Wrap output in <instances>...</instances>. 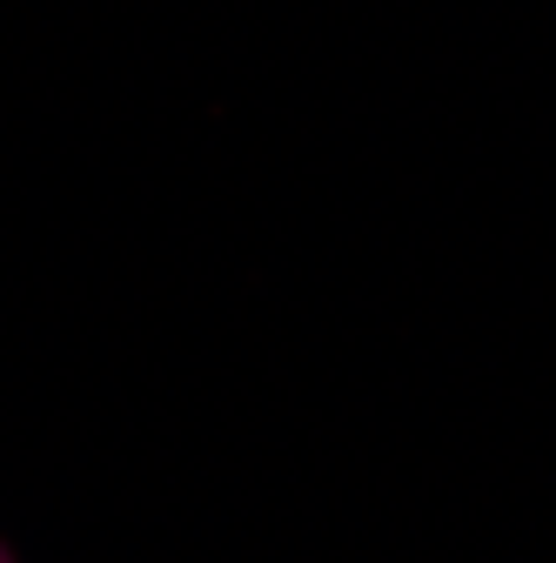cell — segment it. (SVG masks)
Masks as SVG:
<instances>
[{"instance_id": "6da1fadb", "label": "cell", "mask_w": 556, "mask_h": 563, "mask_svg": "<svg viewBox=\"0 0 556 563\" xmlns=\"http://www.w3.org/2000/svg\"><path fill=\"white\" fill-rule=\"evenodd\" d=\"M0 563H8V556H0Z\"/></svg>"}]
</instances>
